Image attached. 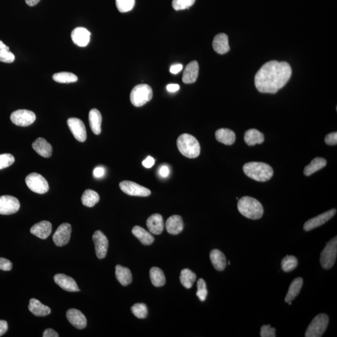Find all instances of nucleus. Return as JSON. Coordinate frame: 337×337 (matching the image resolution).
<instances>
[{"mask_svg": "<svg viewBox=\"0 0 337 337\" xmlns=\"http://www.w3.org/2000/svg\"><path fill=\"white\" fill-rule=\"evenodd\" d=\"M291 68L289 63L270 61L264 64L255 76V85L259 92L275 94L290 79Z\"/></svg>", "mask_w": 337, "mask_h": 337, "instance_id": "obj_1", "label": "nucleus"}, {"mask_svg": "<svg viewBox=\"0 0 337 337\" xmlns=\"http://www.w3.org/2000/svg\"><path fill=\"white\" fill-rule=\"evenodd\" d=\"M243 170L250 178L259 182L267 181L274 174V170L270 165L260 162H250L245 164Z\"/></svg>", "mask_w": 337, "mask_h": 337, "instance_id": "obj_2", "label": "nucleus"}, {"mask_svg": "<svg viewBox=\"0 0 337 337\" xmlns=\"http://www.w3.org/2000/svg\"><path fill=\"white\" fill-rule=\"evenodd\" d=\"M238 207L239 213L250 219L257 220L263 217V205L254 198L249 196L241 198L239 200Z\"/></svg>", "mask_w": 337, "mask_h": 337, "instance_id": "obj_3", "label": "nucleus"}, {"mask_svg": "<svg viewBox=\"0 0 337 337\" xmlns=\"http://www.w3.org/2000/svg\"><path fill=\"white\" fill-rule=\"evenodd\" d=\"M177 145L179 151L187 158H196L199 156L200 146L199 141L191 134H181L177 139Z\"/></svg>", "mask_w": 337, "mask_h": 337, "instance_id": "obj_4", "label": "nucleus"}, {"mask_svg": "<svg viewBox=\"0 0 337 337\" xmlns=\"http://www.w3.org/2000/svg\"><path fill=\"white\" fill-rule=\"evenodd\" d=\"M152 96L153 92L151 86L146 84H141L136 86L132 90L130 100L133 106L141 107L151 101Z\"/></svg>", "mask_w": 337, "mask_h": 337, "instance_id": "obj_5", "label": "nucleus"}, {"mask_svg": "<svg viewBox=\"0 0 337 337\" xmlns=\"http://www.w3.org/2000/svg\"><path fill=\"white\" fill-rule=\"evenodd\" d=\"M329 318L326 314L321 313L316 315L307 328L306 337H320L326 331L329 325Z\"/></svg>", "mask_w": 337, "mask_h": 337, "instance_id": "obj_6", "label": "nucleus"}, {"mask_svg": "<svg viewBox=\"0 0 337 337\" xmlns=\"http://www.w3.org/2000/svg\"><path fill=\"white\" fill-rule=\"evenodd\" d=\"M337 254V238L332 239L327 243L321 253L320 263L325 269H329L333 267L336 263Z\"/></svg>", "mask_w": 337, "mask_h": 337, "instance_id": "obj_7", "label": "nucleus"}, {"mask_svg": "<svg viewBox=\"0 0 337 337\" xmlns=\"http://www.w3.org/2000/svg\"><path fill=\"white\" fill-rule=\"evenodd\" d=\"M28 188L33 192L43 194L49 191L48 183L45 177L38 173H31L25 179Z\"/></svg>", "mask_w": 337, "mask_h": 337, "instance_id": "obj_8", "label": "nucleus"}, {"mask_svg": "<svg viewBox=\"0 0 337 337\" xmlns=\"http://www.w3.org/2000/svg\"><path fill=\"white\" fill-rule=\"evenodd\" d=\"M11 122L18 126L26 127L30 126L36 120L35 114L33 111L26 109H19L11 113Z\"/></svg>", "mask_w": 337, "mask_h": 337, "instance_id": "obj_9", "label": "nucleus"}, {"mask_svg": "<svg viewBox=\"0 0 337 337\" xmlns=\"http://www.w3.org/2000/svg\"><path fill=\"white\" fill-rule=\"evenodd\" d=\"M120 190L125 193L133 196L147 197L151 195V191L134 182L124 181L120 184Z\"/></svg>", "mask_w": 337, "mask_h": 337, "instance_id": "obj_10", "label": "nucleus"}, {"mask_svg": "<svg viewBox=\"0 0 337 337\" xmlns=\"http://www.w3.org/2000/svg\"><path fill=\"white\" fill-rule=\"evenodd\" d=\"M19 200L11 195H2L0 197V215H11L19 211Z\"/></svg>", "mask_w": 337, "mask_h": 337, "instance_id": "obj_11", "label": "nucleus"}, {"mask_svg": "<svg viewBox=\"0 0 337 337\" xmlns=\"http://www.w3.org/2000/svg\"><path fill=\"white\" fill-rule=\"evenodd\" d=\"M93 241L95 243V251L97 258H105L109 246L108 238L101 231H96L93 234Z\"/></svg>", "mask_w": 337, "mask_h": 337, "instance_id": "obj_12", "label": "nucleus"}, {"mask_svg": "<svg viewBox=\"0 0 337 337\" xmlns=\"http://www.w3.org/2000/svg\"><path fill=\"white\" fill-rule=\"evenodd\" d=\"M72 225L68 223H63L61 224L58 228L54 232L53 236V240L56 246L62 247L67 245L70 240L71 234H72Z\"/></svg>", "mask_w": 337, "mask_h": 337, "instance_id": "obj_13", "label": "nucleus"}, {"mask_svg": "<svg viewBox=\"0 0 337 337\" xmlns=\"http://www.w3.org/2000/svg\"><path fill=\"white\" fill-rule=\"evenodd\" d=\"M67 123L75 139L79 142H84L87 138V134L84 122L78 118H71L68 119Z\"/></svg>", "mask_w": 337, "mask_h": 337, "instance_id": "obj_14", "label": "nucleus"}, {"mask_svg": "<svg viewBox=\"0 0 337 337\" xmlns=\"http://www.w3.org/2000/svg\"><path fill=\"white\" fill-rule=\"evenodd\" d=\"M337 213L336 209H332L331 210L325 212V213L322 214V215H318L315 217L311 218L305 223L304 225V229L306 231H310L311 230L316 228V227H320L321 225L324 224L325 223L329 221L334 217Z\"/></svg>", "mask_w": 337, "mask_h": 337, "instance_id": "obj_15", "label": "nucleus"}, {"mask_svg": "<svg viewBox=\"0 0 337 337\" xmlns=\"http://www.w3.org/2000/svg\"><path fill=\"white\" fill-rule=\"evenodd\" d=\"M67 317L71 324L77 329H83L87 325V320L84 314L79 310L70 309L67 312Z\"/></svg>", "mask_w": 337, "mask_h": 337, "instance_id": "obj_16", "label": "nucleus"}, {"mask_svg": "<svg viewBox=\"0 0 337 337\" xmlns=\"http://www.w3.org/2000/svg\"><path fill=\"white\" fill-rule=\"evenodd\" d=\"M54 281L55 283L60 286L63 290L68 291H80L76 281L72 278L63 274H58L54 275Z\"/></svg>", "mask_w": 337, "mask_h": 337, "instance_id": "obj_17", "label": "nucleus"}, {"mask_svg": "<svg viewBox=\"0 0 337 337\" xmlns=\"http://www.w3.org/2000/svg\"><path fill=\"white\" fill-rule=\"evenodd\" d=\"M90 32L83 27H77L72 33V42L79 47L87 46L90 43Z\"/></svg>", "mask_w": 337, "mask_h": 337, "instance_id": "obj_18", "label": "nucleus"}, {"mask_svg": "<svg viewBox=\"0 0 337 337\" xmlns=\"http://www.w3.org/2000/svg\"><path fill=\"white\" fill-rule=\"evenodd\" d=\"M199 67L196 61H191L184 71L183 81L185 84H193L196 81L199 76Z\"/></svg>", "mask_w": 337, "mask_h": 337, "instance_id": "obj_19", "label": "nucleus"}, {"mask_svg": "<svg viewBox=\"0 0 337 337\" xmlns=\"http://www.w3.org/2000/svg\"><path fill=\"white\" fill-rule=\"evenodd\" d=\"M30 232L33 235L38 238L46 239L50 236L52 232V225L47 220L38 222L31 227Z\"/></svg>", "mask_w": 337, "mask_h": 337, "instance_id": "obj_20", "label": "nucleus"}, {"mask_svg": "<svg viewBox=\"0 0 337 337\" xmlns=\"http://www.w3.org/2000/svg\"><path fill=\"white\" fill-rule=\"evenodd\" d=\"M213 49L216 53L224 54L230 51L228 36L225 33H219L214 38Z\"/></svg>", "mask_w": 337, "mask_h": 337, "instance_id": "obj_21", "label": "nucleus"}, {"mask_svg": "<svg viewBox=\"0 0 337 337\" xmlns=\"http://www.w3.org/2000/svg\"><path fill=\"white\" fill-rule=\"evenodd\" d=\"M146 224L149 232L155 235L161 234L165 227L163 218L159 214H154L150 216L147 218Z\"/></svg>", "mask_w": 337, "mask_h": 337, "instance_id": "obj_22", "label": "nucleus"}, {"mask_svg": "<svg viewBox=\"0 0 337 337\" xmlns=\"http://www.w3.org/2000/svg\"><path fill=\"white\" fill-rule=\"evenodd\" d=\"M166 228L168 234L171 235H177L183 231V218L178 215L172 216L166 221Z\"/></svg>", "mask_w": 337, "mask_h": 337, "instance_id": "obj_23", "label": "nucleus"}, {"mask_svg": "<svg viewBox=\"0 0 337 337\" xmlns=\"http://www.w3.org/2000/svg\"><path fill=\"white\" fill-rule=\"evenodd\" d=\"M33 149L37 152L39 155L44 157V158H49L53 152V148L45 139L39 138L34 141L32 144Z\"/></svg>", "mask_w": 337, "mask_h": 337, "instance_id": "obj_24", "label": "nucleus"}, {"mask_svg": "<svg viewBox=\"0 0 337 337\" xmlns=\"http://www.w3.org/2000/svg\"><path fill=\"white\" fill-rule=\"evenodd\" d=\"M89 121L93 133L99 135L101 133L102 116L97 109H93L90 111Z\"/></svg>", "mask_w": 337, "mask_h": 337, "instance_id": "obj_25", "label": "nucleus"}, {"mask_svg": "<svg viewBox=\"0 0 337 337\" xmlns=\"http://www.w3.org/2000/svg\"><path fill=\"white\" fill-rule=\"evenodd\" d=\"M28 309L33 315L37 316H45L49 315L51 313V309L49 307L45 306L35 299L29 300Z\"/></svg>", "mask_w": 337, "mask_h": 337, "instance_id": "obj_26", "label": "nucleus"}, {"mask_svg": "<svg viewBox=\"0 0 337 337\" xmlns=\"http://www.w3.org/2000/svg\"><path fill=\"white\" fill-rule=\"evenodd\" d=\"M216 138L225 145H232L236 141V134L231 129L221 128L216 132Z\"/></svg>", "mask_w": 337, "mask_h": 337, "instance_id": "obj_27", "label": "nucleus"}, {"mask_svg": "<svg viewBox=\"0 0 337 337\" xmlns=\"http://www.w3.org/2000/svg\"><path fill=\"white\" fill-rule=\"evenodd\" d=\"M132 233L140 240L143 245H150L154 242V237L152 236L151 232L147 231L146 230L138 225L133 227Z\"/></svg>", "mask_w": 337, "mask_h": 337, "instance_id": "obj_28", "label": "nucleus"}, {"mask_svg": "<svg viewBox=\"0 0 337 337\" xmlns=\"http://www.w3.org/2000/svg\"><path fill=\"white\" fill-rule=\"evenodd\" d=\"M115 274L116 279L122 286H128L133 281L131 270L128 268L117 265L116 266Z\"/></svg>", "mask_w": 337, "mask_h": 337, "instance_id": "obj_29", "label": "nucleus"}, {"mask_svg": "<svg viewBox=\"0 0 337 337\" xmlns=\"http://www.w3.org/2000/svg\"><path fill=\"white\" fill-rule=\"evenodd\" d=\"M210 259L214 267L218 271H222L225 269L227 265L226 258L224 254L218 249L212 250L210 254Z\"/></svg>", "mask_w": 337, "mask_h": 337, "instance_id": "obj_30", "label": "nucleus"}, {"mask_svg": "<svg viewBox=\"0 0 337 337\" xmlns=\"http://www.w3.org/2000/svg\"><path fill=\"white\" fill-rule=\"evenodd\" d=\"M244 141L249 145L262 144L264 141V136L261 132L256 129H250L245 132Z\"/></svg>", "mask_w": 337, "mask_h": 337, "instance_id": "obj_31", "label": "nucleus"}, {"mask_svg": "<svg viewBox=\"0 0 337 337\" xmlns=\"http://www.w3.org/2000/svg\"><path fill=\"white\" fill-rule=\"evenodd\" d=\"M303 286V279L302 278L298 277L297 279L293 280L291 282L290 287H289L288 294H287L285 301L286 302H290L295 299L297 297Z\"/></svg>", "mask_w": 337, "mask_h": 337, "instance_id": "obj_32", "label": "nucleus"}, {"mask_svg": "<svg viewBox=\"0 0 337 337\" xmlns=\"http://www.w3.org/2000/svg\"><path fill=\"white\" fill-rule=\"evenodd\" d=\"M327 165V161L322 158L313 159L311 163L304 168V174L307 176H311L318 170L322 169Z\"/></svg>", "mask_w": 337, "mask_h": 337, "instance_id": "obj_33", "label": "nucleus"}, {"mask_svg": "<svg viewBox=\"0 0 337 337\" xmlns=\"http://www.w3.org/2000/svg\"><path fill=\"white\" fill-rule=\"evenodd\" d=\"M150 279L152 285L157 288L165 286L166 283L165 275L163 270L158 267H152L149 272Z\"/></svg>", "mask_w": 337, "mask_h": 337, "instance_id": "obj_34", "label": "nucleus"}, {"mask_svg": "<svg viewBox=\"0 0 337 337\" xmlns=\"http://www.w3.org/2000/svg\"><path fill=\"white\" fill-rule=\"evenodd\" d=\"M99 201V195L96 191L87 190L81 197L82 203L86 207H93Z\"/></svg>", "mask_w": 337, "mask_h": 337, "instance_id": "obj_35", "label": "nucleus"}, {"mask_svg": "<svg viewBox=\"0 0 337 337\" xmlns=\"http://www.w3.org/2000/svg\"><path fill=\"white\" fill-rule=\"evenodd\" d=\"M196 280V275L189 268L182 270L180 275V281L186 289H190L192 288L193 283Z\"/></svg>", "mask_w": 337, "mask_h": 337, "instance_id": "obj_36", "label": "nucleus"}, {"mask_svg": "<svg viewBox=\"0 0 337 337\" xmlns=\"http://www.w3.org/2000/svg\"><path fill=\"white\" fill-rule=\"evenodd\" d=\"M54 81L60 83H72L77 81V76L70 72H60L53 76Z\"/></svg>", "mask_w": 337, "mask_h": 337, "instance_id": "obj_37", "label": "nucleus"}, {"mask_svg": "<svg viewBox=\"0 0 337 337\" xmlns=\"http://www.w3.org/2000/svg\"><path fill=\"white\" fill-rule=\"evenodd\" d=\"M15 60L14 54L10 51L8 47L0 40V61L5 63H11Z\"/></svg>", "mask_w": 337, "mask_h": 337, "instance_id": "obj_38", "label": "nucleus"}, {"mask_svg": "<svg viewBox=\"0 0 337 337\" xmlns=\"http://www.w3.org/2000/svg\"><path fill=\"white\" fill-rule=\"evenodd\" d=\"M298 261L295 257L287 256L282 261V270L286 272H291L297 267Z\"/></svg>", "mask_w": 337, "mask_h": 337, "instance_id": "obj_39", "label": "nucleus"}, {"mask_svg": "<svg viewBox=\"0 0 337 337\" xmlns=\"http://www.w3.org/2000/svg\"><path fill=\"white\" fill-rule=\"evenodd\" d=\"M116 5L120 12H128L133 10L135 0H116Z\"/></svg>", "mask_w": 337, "mask_h": 337, "instance_id": "obj_40", "label": "nucleus"}, {"mask_svg": "<svg viewBox=\"0 0 337 337\" xmlns=\"http://www.w3.org/2000/svg\"><path fill=\"white\" fill-rule=\"evenodd\" d=\"M132 313L138 318H145L148 315V309L146 305L144 304H136L131 307Z\"/></svg>", "mask_w": 337, "mask_h": 337, "instance_id": "obj_41", "label": "nucleus"}, {"mask_svg": "<svg viewBox=\"0 0 337 337\" xmlns=\"http://www.w3.org/2000/svg\"><path fill=\"white\" fill-rule=\"evenodd\" d=\"M195 0H172V7L175 10H183L192 6Z\"/></svg>", "mask_w": 337, "mask_h": 337, "instance_id": "obj_42", "label": "nucleus"}, {"mask_svg": "<svg viewBox=\"0 0 337 337\" xmlns=\"http://www.w3.org/2000/svg\"><path fill=\"white\" fill-rule=\"evenodd\" d=\"M197 291L196 295L201 302H204L206 299L208 291H207L206 282L202 279L198 280Z\"/></svg>", "mask_w": 337, "mask_h": 337, "instance_id": "obj_43", "label": "nucleus"}, {"mask_svg": "<svg viewBox=\"0 0 337 337\" xmlns=\"http://www.w3.org/2000/svg\"><path fill=\"white\" fill-rule=\"evenodd\" d=\"M15 163V158L11 154H0V170L10 167Z\"/></svg>", "mask_w": 337, "mask_h": 337, "instance_id": "obj_44", "label": "nucleus"}, {"mask_svg": "<svg viewBox=\"0 0 337 337\" xmlns=\"http://www.w3.org/2000/svg\"><path fill=\"white\" fill-rule=\"evenodd\" d=\"M261 336L262 337H275V329L271 327L270 325H263L261 327Z\"/></svg>", "mask_w": 337, "mask_h": 337, "instance_id": "obj_45", "label": "nucleus"}, {"mask_svg": "<svg viewBox=\"0 0 337 337\" xmlns=\"http://www.w3.org/2000/svg\"><path fill=\"white\" fill-rule=\"evenodd\" d=\"M13 267V264L8 259L0 258V270L10 271Z\"/></svg>", "mask_w": 337, "mask_h": 337, "instance_id": "obj_46", "label": "nucleus"}, {"mask_svg": "<svg viewBox=\"0 0 337 337\" xmlns=\"http://www.w3.org/2000/svg\"><path fill=\"white\" fill-rule=\"evenodd\" d=\"M326 144L330 145H337V132L327 134L325 138Z\"/></svg>", "mask_w": 337, "mask_h": 337, "instance_id": "obj_47", "label": "nucleus"}, {"mask_svg": "<svg viewBox=\"0 0 337 337\" xmlns=\"http://www.w3.org/2000/svg\"><path fill=\"white\" fill-rule=\"evenodd\" d=\"M104 174H105V169L104 168L97 167L93 170V175L96 178H101L104 176Z\"/></svg>", "mask_w": 337, "mask_h": 337, "instance_id": "obj_48", "label": "nucleus"}, {"mask_svg": "<svg viewBox=\"0 0 337 337\" xmlns=\"http://www.w3.org/2000/svg\"><path fill=\"white\" fill-rule=\"evenodd\" d=\"M169 168H168V166L166 165H163V166H161L159 171V175H160L162 177H164V178H166V177H168V175H169Z\"/></svg>", "mask_w": 337, "mask_h": 337, "instance_id": "obj_49", "label": "nucleus"}, {"mask_svg": "<svg viewBox=\"0 0 337 337\" xmlns=\"http://www.w3.org/2000/svg\"><path fill=\"white\" fill-rule=\"evenodd\" d=\"M8 323L5 320H0V337L3 336L7 332Z\"/></svg>", "mask_w": 337, "mask_h": 337, "instance_id": "obj_50", "label": "nucleus"}, {"mask_svg": "<svg viewBox=\"0 0 337 337\" xmlns=\"http://www.w3.org/2000/svg\"><path fill=\"white\" fill-rule=\"evenodd\" d=\"M154 159L151 156H148L147 158L143 162V165L144 166L145 168H151L152 166H154Z\"/></svg>", "mask_w": 337, "mask_h": 337, "instance_id": "obj_51", "label": "nucleus"}, {"mask_svg": "<svg viewBox=\"0 0 337 337\" xmlns=\"http://www.w3.org/2000/svg\"><path fill=\"white\" fill-rule=\"evenodd\" d=\"M43 337H58L59 335L56 331L51 329H48L45 330L43 332Z\"/></svg>", "mask_w": 337, "mask_h": 337, "instance_id": "obj_52", "label": "nucleus"}, {"mask_svg": "<svg viewBox=\"0 0 337 337\" xmlns=\"http://www.w3.org/2000/svg\"><path fill=\"white\" fill-rule=\"evenodd\" d=\"M183 66L181 64H176V65H172L170 68V72L172 74H176L178 73L182 70H183Z\"/></svg>", "mask_w": 337, "mask_h": 337, "instance_id": "obj_53", "label": "nucleus"}, {"mask_svg": "<svg viewBox=\"0 0 337 337\" xmlns=\"http://www.w3.org/2000/svg\"><path fill=\"white\" fill-rule=\"evenodd\" d=\"M180 86L177 84H170L167 86V90L170 93H175L179 90Z\"/></svg>", "mask_w": 337, "mask_h": 337, "instance_id": "obj_54", "label": "nucleus"}, {"mask_svg": "<svg viewBox=\"0 0 337 337\" xmlns=\"http://www.w3.org/2000/svg\"><path fill=\"white\" fill-rule=\"evenodd\" d=\"M40 0H25L27 4L29 6H35L37 4Z\"/></svg>", "mask_w": 337, "mask_h": 337, "instance_id": "obj_55", "label": "nucleus"}, {"mask_svg": "<svg viewBox=\"0 0 337 337\" xmlns=\"http://www.w3.org/2000/svg\"><path fill=\"white\" fill-rule=\"evenodd\" d=\"M228 264H229V265H230V264H231V262L229 261Z\"/></svg>", "mask_w": 337, "mask_h": 337, "instance_id": "obj_56", "label": "nucleus"}]
</instances>
